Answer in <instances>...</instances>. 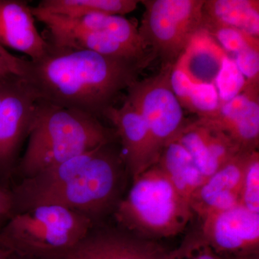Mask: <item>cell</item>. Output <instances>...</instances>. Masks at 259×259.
I'll list each match as a JSON object with an SVG mask.
<instances>
[{"label": "cell", "instance_id": "obj_30", "mask_svg": "<svg viewBox=\"0 0 259 259\" xmlns=\"http://www.w3.org/2000/svg\"><path fill=\"white\" fill-rule=\"evenodd\" d=\"M13 252L0 244V259H9Z\"/></svg>", "mask_w": 259, "mask_h": 259}, {"label": "cell", "instance_id": "obj_5", "mask_svg": "<svg viewBox=\"0 0 259 259\" xmlns=\"http://www.w3.org/2000/svg\"><path fill=\"white\" fill-rule=\"evenodd\" d=\"M129 178L119 141L102 145L93 150L76 175L37 205L67 207L87 216L97 226L113 214L125 196Z\"/></svg>", "mask_w": 259, "mask_h": 259}, {"label": "cell", "instance_id": "obj_21", "mask_svg": "<svg viewBox=\"0 0 259 259\" xmlns=\"http://www.w3.org/2000/svg\"><path fill=\"white\" fill-rule=\"evenodd\" d=\"M245 83L246 80L235 61L229 56H226L214 81L221 106L241 94L244 90Z\"/></svg>", "mask_w": 259, "mask_h": 259}, {"label": "cell", "instance_id": "obj_22", "mask_svg": "<svg viewBox=\"0 0 259 259\" xmlns=\"http://www.w3.org/2000/svg\"><path fill=\"white\" fill-rule=\"evenodd\" d=\"M221 107L214 83H195L190 97L189 111L197 114L199 118L213 117Z\"/></svg>", "mask_w": 259, "mask_h": 259}, {"label": "cell", "instance_id": "obj_28", "mask_svg": "<svg viewBox=\"0 0 259 259\" xmlns=\"http://www.w3.org/2000/svg\"><path fill=\"white\" fill-rule=\"evenodd\" d=\"M14 214V202L11 190L0 187V228Z\"/></svg>", "mask_w": 259, "mask_h": 259}, {"label": "cell", "instance_id": "obj_16", "mask_svg": "<svg viewBox=\"0 0 259 259\" xmlns=\"http://www.w3.org/2000/svg\"><path fill=\"white\" fill-rule=\"evenodd\" d=\"M228 54L207 30L201 28L177 59L194 83H214Z\"/></svg>", "mask_w": 259, "mask_h": 259}, {"label": "cell", "instance_id": "obj_27", "mask_svg": "<svg viewBox=\"0 0 259 259\" xmlns=\"http://www.w3.org/2000/svg\"><path fill=\"white\" fill-rule=\"evenodd\" d=\"M28 61L29 59L13 55L0 45V81L11 76L25 77Z\"/></svg>", "mask_w": 259, "mask_h": 259}, {"label": "cell", "instance_id": "obj_19", "mask_svg": "<svg viewBox=\"0 0 259 259\" xmlns=\"http://www.w3.org/2000/svg\"><path fill=\"white\" fill-rule=\"evenodd\" d=\"M141 1L137 0H42L39 8L50 14L76 18L92 14L123 16L132 13Z\"/></svg>", "mask_w": 259, "mask_h": 259}, {"label": "cell", "instance_id": "obj_23", "mask_svg": "<svg viewBox=\"0 0 259 259\" xmlns=\"http://www.w3.org/2000/svg\"><path fill=\"white\" fill-rule=\"evenodd\" d=\"M212 35L227 54L236 55L245 48L259 47L258 37L251 36L238 29L228 27H212L204 29Z\"/></svg>", "mask_w": 259, "mask_h": 259}, {"label": "cell", "instance_id": "obj_18", "mask_svg": "<svg viewBox=\"0 0 259 259\" xmlns=\"http://www.w3.org/2000/svg\"><path fill=\"white\" fill-rule=\"evenodd\" d=\"M156 163L189 202L191 196L205 180L190 153L176 140L163 148Z\"/></svg>", "mask_w": 259, "mask_h": 259}, {"label": "cell", "instance_id": "obj_17", "mask_svg": "<svg viewBox=\"0 0 259 259\" xmlns=\"http://www.w3.org/2000/svg\"><path fill=\"white\" fill-rule=\"evenodd\" d=\"M218 26L258 37V0H204L202 28Z\"/></svg>", "mask_w": 259, "mask_h": 259}, {"label": "cell", "instance_id": "obj_24", "mask_svg": "<svg viewBox=\"0 0 259 259\" xmlns=\"http://www.w3.org/2000/svg\"><path fill=\"white\" fill-rule=\"evenodd\" d=\"M172 253L176 259H223L204 241L200 232L187 236Z\"/></svg>", "mask_w": 259, "mask_h": 259}, {"label": "cell", "instance_id": "obj_29", "mask_svg": "<svg viewBox=\"0 0 259 259\" xmlns=\"http://www.w3.org/2000/svg\"><path fill=\"white\" fill-rule=\"evenodd\" d=\"M223 259H259V253L243 255H236V256L227 257Z\"/></svg>", "mask_w": 259, "mask_h": 259}, {"label": "cell", "instance_id": "obj_1", "mask_svg": "<svg viewBox=\"0 0 259 259\" xmlns=\"http://www.w3.org/2000/svg\"><path fill=\"white\" fill-rule=\"evenodd\" d=\"M148 65L93 51L51 46L42 59H29L25 79L40 100L100 120L115 107L121 93L139 80Z\"/></svg>", "mask_w": 259, "mask_h": 259}, {"label": "cell", "instance_id": "obj_15", "mask_svg": "<svg viewBox=\"0 0 259 259\" xmlns=\"http://www.w3.org/2000/svg\"><path fill=\"white\" fill-rule=\"evenodd\" d=\"M31 9L35 20L38 21H49L70 28L102 32L114 37L127 47L151 54L141 40L139 28L134 22L125 17L115 15L92 14L79 18H69L50 14L37 6L32 7Z\"/></svg>", "mask_w": 259, "mask_h": 259}, {"label": "cell", "instance_id": "obj_4", "mask_svg": "<svg viewBox=\"0 0 259 259\" xmlns=\"http://www.w3.org/2000/svg\"><path fill=\"white\" fill-rule=\"evenodd\" d=\"M95 223L58 204H39L15 214L0 228L2 245L28 259H65Z\"/></svg>", "mask_w": 259, "mask_h": 259}, {"label": "cell", "instance_id": "obj_12", "mask_svg": "<svg viewBox=\"0 0 259 259\" xmlns=\"http://www.w3.org/2000/svg\"><path fill=\"white\" fill-rule=\"evenodd\" d=\"M253 152V151H252ZM252 152L240 151L236 156L206 179L190 199L192 212L201 220L207 214L239 204L242 176Z\"/></svg>", "mask_w": 259, "mask_h": 259}, {"label": "cell", "instance_id": "obj_20", "mask_svg": "<svg viewBox=\"0 0 259 259\" xmlns=\"http://www.w3.org/2000/svg\"><path fill=\"white\" fill-rule=\"evenodd\" d=\"M239 204L259 213V153L253 151L245 163L242 176Z\"/></svg>", "mask_w": 259, "mask_h": 259}, {"label": "cell", "instance_id": "obj_31", "mask_svg": "<svg viewBox=\"0 0 259 259\" xmlns=\"http://www.w3.org/2000/svg\"><path fill=\"white\" fill-rule=\"evenodd\" d=\"M9 259H28L23 258V257L20 256V255L15 254V253H12V255H10Z\"/></svg>", "mask_w": 259, "mask_h": 259}, {"label": "cell", "instance_id": "obj_13", "mask_svg": "<svg viewBox=\"0 0 259 259\" xmlns=\"http://www.w3.org/2000/svg\"><path fill=\"white\" fill-rule=\"evenodd\" d=\"M31 7L23 0H0V45L23 53L35 61L51 49L35 23Z\"/></svg>", "mask_w": 259, "mask_h": 259}, {"label": "cell", "instance_id": "obj_26", "mask_svg": "<svg viewBox=\"0 0 259 259\" xmlns=\"http://www.w3.org/2000/svg\"><path fill=\"white\" fill-rule=\"evenodd\" d=\"M170 83L181 106L190 110L191 93L195 83L177 63L172 68Z\"/></svg>", "mask_w": 259, "mask_h": 259}, {"label": "cell", "instance_id": "obj_8", "mask_svg": "<svg viewBox=\"0 0 259 259\" xmlns=\"http://www.w3.org/2000/svg\"><path fill=\"white\" fill-rule=\"evenodd\" d=\"M173 66H161L158 74L137 80L127 90L126 100L144 119L157 161L162 150L177 139L189 121L170 83Z\"/></svg>", "mask_w": 259, "mask_h": 259}, {"label": "cell", "instance_id": "obj_3", "mask_svg": "<svg viewBox=\"0 0 259 259\" xmlns=\"http://www.w3.org/2000/svg\"><path fill=\"white\" fill-rule=\"evenodd\" d=\"M132 181L112 214L117 226L153 241L176 236L185 231L193 215L190 202L157 163Z\"/></svg>", "mask_w": 259, "mask_h": 259}, {"label": "cell", "instance_id": "obj_7", "mask_svg": "<svg viewBox=\"0 0 259 259\" xmlns=\"http://www.w3.org/2000/svg\"><path fill=\"white\" fill-rule=\"evenodd\" d=\"M38 95L21 76L0 81V187L11 190L20 153L36 113Z\"/></svg>", "mask_w": 259, "mask_h": 259}, {"label": "cell", "instance_id": "obj_25", "mask_svg": "<svg viewBox=\"0 0 259 259\" xmlns=\"http://www.w3.org/2000/svg\"><path fill=\"white\" fill-rule=\"evenodd\" d=\"M233 61L246 80L245 86H259V47L245 48Z\"/></svg>", "mask_w": 259, "mask_h": 259}, {"label": "cell", "instance_id": "obj_9", "mask_svg": "<svg viewBox=\"0 0 259 259\" xmlns=\"http://www.w3.org/2000/svg\"><path fill=\"white\" fill-rule=\"evenodd\" d=\"M201 221L202 238L222 258L259 253V213L238 204Z\"/></svg>", "mask_w": 259, "mask_h": 259}, {"label": "cell", "instance_id": "obj_14", "mask_svg": "<svg viewBox=\"0 0 259 259\" xmlns=\"http://www.w3.org/2000/svg\"><path fill=\"white\" fill-rule=\"evenodd\" d=\"M49 32L48 42L58 49L86 50L101 55L140 61L149 64L153 60L148 53L127 47L110 35L102 32L70 28L64 25L42 21Z\"/></svg>", "mask_w": 259, "mask_h": 259}, {"label": "cell", "instance_id": "obj_6", "mask_svg": "<svg viewBox=\"0 0 259 259\" xmlns=\"http://www.w3.org/2000/svg\"><path fill=\"white\" fill-rule=\"evenodd\" d=\"M204 0H143L139 32L145 48L161 66H174L202 28Z\"/></svg>", "mask_w": 259, "mask_h": 259}, {"label": "cell", "instance_id": "obj_11", "mask_svg": "<svg viewBox=\"0 0 259 259\" xmlns=\"http://www.w3.org/2000/svg\"><path fill=\"white\" fill-rule=\"evenodd\" d=\"M104 117L113 125L132 180L157 163L147 125L128 101L109 109Z\"/></svg>", "mask_w": 259, "mask_h": 259}, {"label": "cell", "instance_id": "obj_10", "mask_svg": "<svg viewBox=\"0 0 259 259\" xmlns=\"http://www.w3.org/2000/svg\"><path fill=\"white\" fill-rule=\"evenodd\" d=\"M65 259H176L157 241L105 223L94 226Z\"/></svg>", "mask_w": 259, "mask_h": 259}, {"label": "cell", "instance_id": "obj_2", "mask_svg": "<svg viewBox=\"0 0 259 259\" xmlns=\"http://www.w3.org/2000/svg\"><path fill=\"white\" fill-rule=\"evenodd\" d=\"M15 179L29 178L49 167L118 141L113 127L93 116L39 100Z\"/></svg>", "mask_w": 259, "mask_h": 259}]
</instances>
